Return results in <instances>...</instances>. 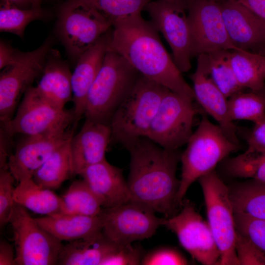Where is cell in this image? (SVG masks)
<instances>
[{"label": "cell", "mask_w": 265, "mask_h": 265, "mask_svg": "<svg viewBox=\"0 0 265 265\" xmlns=\"http://www.w3.org/2000/svg\"><path fill=\"white\" fill-rule=\"evenodd\" d=\"M130 156L128 185L132 200L169 217L181 207L177 201L179 150L163 148L146 137L124 146Z\"/></svg>", "instance_id": "obj_1"}, {"label": "cell", "mask_w": 265, "mask_h": 265, "mask_svg": "<svg viewBox=\"0 0 265 265\" xmlns=\"http://www.w3.org/2000/svg\"><path fill=\"white\" fill-rule=\"evenodd\" d=\"M108 50L122 55L143 76L186 99L195 100L193 88L162 45L159 31L141 13L113 25Z\"/></svg>", "instance_id": "obj_2"}, {"label": "cell", "mask_w": 265, "mask_h": 265, "mask_svg": "<svg viewBox=\"0 0 265 265\" xmlns=\"http://www.w3.org/2000/svg\"><path fill=\"white\" fill-rule=\"evenodd\" d=\"M186 144L181 156V179L176 197L181 207L190 186L213 170L230 154L239 149V145L230 140L219 126L211 122L204 113Z\"/></svg>", "instance_id": "obj_3"}, {"label": "cell", "mask_w": 265, "mask_h": 265, "mask_svg": "<svg viewBox=\"0 0 265 265\" xmlns=\"http://www.w3.org/2000/svg\"><path fill=\"white\" fill-rule=\"evenodd\" d=\"M169 89L140 75L115 109L109 125L111 141L126 144L147 134L161 100Z\"/></svg>", "instance_id": "obj_4"}, {"label": "cell", "mask_w": 265, "mask_h": 265, "mask_svg": "<svg viewBox=\"0 0 265 265\" xmlns=\"http://www.w3.org/2000/svg\"><path fill=\"white\" fill-rule=\"evenodd\" d=\"M140 75L122 55L107 50L87 94L86 119L109 124L115 109Z\"/></svg>", "instance_id": "obj_5"}, {"label": "cell", "mask_w": 265, "mask_h": 265, "mask_svg": "<svg viewBox=\"0 0 265 265\" xmlns=\"http://www.w3.org/2000/svg\"><path fill=\"white\" fill-rule=\"evenodd\" d=\"M198 180L204 195L207 222L220 253L219 265H239L235 249L237 231L229 188L214 170Z\"/></svg>", "instance_id": "obj_6"}, {"label": "cell", "mask_w": 265, "mask_h": 265, "mask_svg": "<svg viewBox=\"0 0 265 265\" xmlns=\"http://www.w3.org/2000/svg\"><path fill=\"white\" fill-rule=\"evenodd\" d=\"M15 203L9 223L13 229L16 265H58L63 247L60 240L42 227Z\"/></svg>", "instance_id": "obj_7"}, {"label": "cell", "mask_w": 265, "mask_h": 265, "mask_svg": "<svg viewBox=\"0 0 265 265\" xmlns=\"http://www.w3.org/2000/svg\"><path fill=\"white\" fill-rule=\"evenodd\" d=\"M112 27L109 21L80 0H69L60 9L58 34L69 54L77 60Z\"/></svg>", "instance_id": "obj_8"}, {"label": "cell", "mask_w": 265, "mask_h": 265, "mask_svg": "<svg viewBox=\"0 0 265 265\" xmlns=\"http://www.w3.org/2000/svg\"><path fill=\"white\" fill-rule=\"evenodd\" d=\"M73 121V110L54 106L35 86H31L24 94L14 116L3 124L2 128L10 136L15 134L32 135L67 130Z\"/></svg>", "instance_id": "obj_9"}, {"label": "cell", "mask_w": 265, "mask_h": 265, "mask_svg": "<svg viewBox=\"0 0 265 265\" xmlns=\"http://www.w3.org/2000/svg\"><path fill=\"white\" fill-rule=\"evenodd\" d=\"M152 23L169 44L174 63L183 73L191 67L192 39L186 3L156 0L145 7Z\"/></svg>", "instance_id": "obj_10"}, {"label": "cell", "mask_w": 265, "mask_h": 265, "mask_svg": "<svg viewBox=\"0 0 265 265\" xmlns=\"http://www.w3.org/2000/svg\"><path fill=\"white\" fill-rule=\"evenodd\" d=\"M193 102L168 90L163 97L146 135L161 147L178 150L193 133L197 110Z\"/></svg>", "instance_id": "obj_11"}, {"label": "cell", "mask_w": 265, "mask_h": 265, "mask_svg": "<svg viewBox=\"0 0 265 265\" xmlns=\"http://www.w3.org/2000/svg\"><path fill=\"white\" fill-rule=\"evenodd\" d=\"M51 47L49 38L33 51L22 52L14 64L2 70L0 75V119L2 124L13 117L21 96L42 73Z\"/></svg>", "instance_id": "obj_12"}, {"label": "cell", "mask_w": 265, "mask_h": 265, "mask_svg": "<svg viewBox=\"0 0 265 265\" xmlns=\"http://www.w3.org/2000/svg\"><path fill=\"white\" fill-rule=\"evenodd\" d=\"M155 212L134 201L109 208L103 209L102 232L118 246L151 237L162 225L164 218H159Z\"/></svg>", "instance_id": "obj_13"}, {"label": "cell", "mask_w": 265, "mask_h": 265, "mask_svg": "<svg viewBox=\"0 0 265 265\" xmlns=\"http://www.w3.org/2000/svg\"><path fill=\"white\" fill-rule=\"evenodd\" d=\"M179 213L164 217L162 225L175 233L182 246L199 263L219 265L220 253L208 222L194 206L183 201Z\"/></svg>", "instance_id": "obj_14"}, {"label": "cell", "mask_w": 265, "mask_h": 265, "mask_svg": "<svg viewBox=\"0 0 265 265\" xmlns=\"http://www.w3.org/2000/svg\"><path fill=\"white\" fill-rule=\"evenodd\" d=\"M187 17L192 39V55L218 50H234L218 0H188Z\"/></svg>", "instance_id": "obj_15"}, {"label": "cell", "mask_w": 265, "mask_h": 265, "mask_svg": "<svg viewBox=\"0 0 265 265\" xmlns=\"http://www.w3.org/2000/svg\"><path fill=\"white\" fill-rule=\"evenodd\" d=\"M73 131L26 135L9 156L8 168L18 183L32 178L35 172L60 146L70 140Z\"/></svg>", "instance_id": "obj_16"}, {"label": "cell", "mask_w": 265, "mask_h": 265, "mask_svg": "<svg viewBox=\"0 0 265 265\" xmlns=\"http://www.w3.org/2000/svg\"><path fill=\"white\" fill-rule=\"evenodd\" d=\"M229 38L236 50L265 56V21L231 0H218Z\"/></svg>", "instance_id": "obj_17"}, {"label": "cell", "mask_w": 265, "mask_h": 265, "mask_svg": "<svg viewBox=\"0 0 265 265\" xmlns=\"http://www.w3.org/2000/svg\"><path fill=\"white\" fill-rule=\"evenodd\" d=\"M195 99L218 123L227 137L240 145L237 128L229 116L228 99L211 78L206 53L197 56L195 71L190 76Z\"/></svg>", "instance_id": "obj_18"}, {"label": "cell", "mask_w": 265, "mask_h": 265, "mask_svg": "<svg viewBox=\"0 0 265 265\" xmlns=\"http://www.w3.org/2000/svg\"><path fill=\"white\" fill-rule=\"evenodd\" d=\"M112 31V27L77 60L76 66L71 76L75 124L84 115L87 94L102 67L108 50Z\"/></svg>", "instance_id": "obj_19"}, {"label": "cell", "mask_w": 265, "mask_h": 265, "mask_svg": "<svg viewBox=\"0 0 265 265\" xmlns=\"http://www.w3.org/2000/svg\"><path fill=\"white\" fill-rule=\"evenodd\" d=\"M104 208L132 201V196L122 170L106 159L90 165L80 174Z\"/></svg>", "instance_id": "obj_20"}, {"label": "cell", "mask_w": 265, "mask_h": 265, "mask_svg": "<svg viewBox=\"0 0 265 265\" xmlns=\"http://www.w3.org/2000/svg\"><path fill=\"white\" fill-rule=\"evenodd\" d=\"M111 132L108 124L86 119L81 130L70 140L74 175L106 159Z\"/></svg>", "instance_id": "obj_21"}, {"label": "cell", "mask_w": 265, "mask_h": 265, "mask_svg": "<svg viewBox=\"0 0 265 265\" xmlns=\"http://www.w3.org/2000/svg\"><path fill=\"white\" fill-rule=\"evenodd\" d=\"M41 74L35 86L38 91L52 105L64 109L72 100V73L57 51L51 49Z\"/></svg>", "instance_id": "obj_22"}, {"label": "cell", "mask_w": 265, "mask_h": 265, "mask_svg": "<svg viewBox=\"0 0 265 265\" xmlns=\"http://www.w3.org/2000/svg\"><path fill=\"white\" fill-rule=\"evenodd\" d=\"M35 219L42 227L62 241L91 238L102 234L103 228L102 212L95 216L60 213Z\"/></svg>", "instance_id": "obj_23"}, {"label": "cell", "mask_w": 265, "mask_h": 265, "mask_svg": "<svg viewBox=\"0 0 265 265\" xmlns=\"http://www.w3.org/2000/svg\"><path fill=\"white\" fill-rule=\"evenodd\" d=\"M118 246L107 239L103 232L91 238L70 241L63 246L58 265H102Z\"/></svg>", "instance_id": "obj_24"}, {"label": "cell", "mask_w": 265, "mask_h": 265, "mask_svg": "<svg viewBox=\"0 0 265 265\" xmlns=\"http://www.w3.org/2000/svg\"><path fill=\"white\" fill-rule=\"evenodd\" d=\"M14 199L26 209L45 216L65 213L61 197L40 186L32 178L18 183L14 189Z\"/></svg>", "instance_id": "obj_25"}, {"label": "cell", "mask_w": 265, "mask_h": 265, "mask_svg": "<svg viewBox=\"0 0 265 265\" xmlns=\"http://www.w3.org/2000/svg\"><path fill=\"white\" fill-rule=\"evenodd\" d=\"M70 140L57 148L35 172L32 178L37 184L55 189L74 175Z\"/></svg>", "instance_id": "obj_26"}, {"label": "cell", "mask_w": 265, "mask_h": 265, "mask_svg": "<svg viewBox=\"0 0 265 265\" xmlns=\"http://www.w3.org/2000/svg\"><path fill=\"white\" fill-rule=\"evenodd\" d=\"M234 212L265 219V183L251 179L229 188Z\"/></svg>", "instance_id": "obj_27"}, {"label": "cell", "mask_w": 265, "mask_h": 265, "mask_svg": "<svg viewBox=\"0 0 265 265\" xmlns=\"http://www.w3.org/2000/svg\"><path fill=\"white\" fill-rule=\"evenodd\" d=\"M230 58L237 80L242 88L253 91L265 89V71L257 54L237 49L230 51Z\"/></svg>", "instance_id": "obj_28"}, {"label": "cell", "mask_w": 265, "mask_h": 265, "mask_svg": "<svg viewBox=\"0 0 265 265\" xmlns=\"http://www.w3.org/2000/svg\"><path fill=\"white\" fill-rule=\"evenodd\" d=\"M230 51L222 50L206 53L210 76L227 98L244 89L234 74L230 62Z\"/></svg>", "instance_id": "obj_29"}, {"label": "cell", "mask_w": 265, "mask_h": 265, "mask_svg": "<svg viewBox=\"0 0 265 265\" xmlns=\"http://www.w3.org/2000/svg\"><path fill=\"white\" fill-rule=\"evenodd\" d=\"M232 121L247 120L254 123L265 117V89L261 91L239 92L228 99Z\"/></svg>", "instance_id": "obj_30"}, {"label": "cell", "mask_w": 265, "mask_h": 265, "mask_svg": "<svg viewBox=\"0 0 265 265\" xmlns=\"http://www.w3.org/2000/svg\"><path fill=\"white\" fill-rule=\"evenodd\" d=\"M61 197L65 213L95 216L102 212L99 200L83 179L74 182Z\"/></svg>", "instance_id": "obj_31"}, {"label": "cell", "mask_w": 265, "mask_h": 265, "mask_svg": "<svg viewBox=\"0 0 265 265\" xmlns=\"http://www.w3.org/2000/svg\"><path fill=\"white\" fill-rule=\"evenodd\" d=\"M45 16L41 8L22 9L8 2H1L0 31L11 33L22 38L27 26Z\"/></svg>", "instance_id": "obj_32"}, {"label": "cell", "mask_w": 265, "mask_h": 265, "mask_svg": "<svg viewBox=\"0 0 265 265\" xmlns=\"http://www.w3.org/2000/svg\"><path fill=\"white\" fill-rule=\"evenodd\" d=\"M98 11L112 26L116 22L140 14L152 0H80Z\"/></svg>", "instance_id": "obj_33"}, {"label": "cell", "mask_w": 265, "mask_h": 265, "mask_svg": "<svg viewBox=\"0 0 265 265\" xmlns=\"http://www.w3.org/2000/svg\"><path fill=\"white\" fill-rule=\"evenodd\" d=\"M225 168L230 176L265 183V154L243 153L228 159Z\"/></svg>", "instance_id": "obj_34"}, {"label": "cell", "mask_w": 265, "mask_h": 265, "mask_svg": "<svg viewBox=\"0 0 265 265\" xmlns=\"http://www.w3.org/2000/svg\"><path fill=\"white\" fill-rule=\"evenodd\" d=\"M236 231L251 240L265 254V219L234 212Z\"/></svg>", "instance_id": "obj_35"}, {"label": "cell", "mask_w": 265, "mask_h": 265, "mask_svg": "<svg viewBox=\"0 0 265 265\" xmlns=\"http://www.w3.org/2000/svg\"><path fill=\"white\" fill-rule=\"evenodd\" d=\"M15 179L9 169L0 170V225L2 227L9 223L14 205Z\"/></svg>", "instance_id": "obj_36"}, {"label": "cell", "mask_w": 265, "mask_h": 265, "mask_svg": "<svg viewBox=\"0 0 265 265\" xmlns=\"http://www.w3.org/2000/svg\"><path fill=\"white\" fill-rule=\"evenodd\" d=\"M235 249L239 265H265V254L248 238L237 231Z\"/></svg>", "instance_id": "obj_37"}, {"label": "cell", "mask_w": 265, "mask_h": 265, "mask_svg": "<svg viewBox=\"0 0 265 265\" xmlns=\"http://www.w3.org/2000/svg\"><path fill=\"white\" fill-rule=\"evenodd\" d=\"M188 262L180 252L169 248H159L144 255L141 265H185Z\"/></svg>", "instance_id": "obj_38"}, {"label": "cell", "mask_w": 265, "mask_h": 265, "mask_svg": "<svg viewBox=\"0 0 265 265\" xmlns=\"http://www.w3.org/2000/svg\"><path fill=\"white\" fill-rule=\"evenodd\" d=\"M144 255L141 248L131 244L118 246L103 262L102 265H141Z\"/></svg>", "instance_id": "obj_39"}, {"label": "cell", "mask_w": 265, "mask_h": 265, "mask_svg": "<svg viewBox=\"0 0 265 265\" xmlns=\"http://www.w3.org/2000/svg\"><path fill=\"white\" fill-rule=\"evenodd\" d=\"M246 141L248 147L245 152L265 154V117L254 123Z\"/></svg>", "instance_id": "obj_40"}, {"label": "cell", "mask_w": 265, "mask_h": 265, "mask_svg": "<svg viewBox=\"0 0 265 265\" xmlns=\"http://www.w3.org/2000/svg\"><path fill=\"white\" fill-rule=\"evenodd\" d=\"M22 52L14 49L4 41L0 42V69L14 64L19 58Z\"/></svg>", "instance_id": "obj_41"}, {"label": "cell", "mask_w": 265, "mask_h": 265, "mask_svg": "<svg viewBox=\"0 0 265 265\" xmlns=\"http://www.w3.org/2000/svg\"><path fill=\"white\" fill-rule=\"evenodd\" d=\"M15 251L12 245L4 239L0 242V265H16Z\"/></svg>", "instance_id": "obj_42"}, {"label": "cell", "mask_w": 265, "mask_h": 265, "mask_svg": "<svg viewBox=\"0 0 265 265\" xmlns=\"http://www.w3.org/2000/svg\"><path fill=\"white\" fill-rule=\"evenodd\" d=\"M247 8L265 21V0H231Z\"/></svg>", "instance_id": "obj_43"}, {"label": "cell", "mask_w": 265, "mask_h": 265, "mask_svg": "<svg viewBox=\"0 0 265 265\" xmlns=\"http://www.w3.org/2000/svg\"><path fill=\"white\" fill-rule=\"evenodd\" d=\"M10 136L0 129V170L8 168V138Z\"/></svg>", "instance_id": "obj_44"}, {"label": "cell", "mask_w": 265, "mask_h": 265, "mask_svg": "<svg viewBox=\"0 0 265 265\" xmlns=\"http://www.w3.org/2000/svg\"><path fill=\"white\" fill-rule=\"evenodd\" d=\"M42 0H0L1 2H8L22 9L39 8Z\"/></svg>", "instance_id": "obj_45"}, {"label": "cell", "mask_w": 265, "mask_h": 265, "mask_svg": "<svg viewBox=\"0 0 265 265\" xmlns=\"http://www.w3.org/2000/svg\"><path fill=\"white\" fill-rule=\"evenodd\" d=\"M257 57L262 68L265 71V56L257 54Z\"/></svg>", "instance_id": "obj_46"}, {"label": "cell", "mask_w": 265, "mask_h": 265, "mask_svg": "<svg viewBox=\"0 0 265 265\" xmlns=\"http://www.w3.org/2000/svg\"><path fill=\"white\" fill-rule=\"evenodd\" d=\"M165 0L169 1H183L186 3L188 0Z\"/></svg>", "instance_id": "obj_47"}]
</instances>
